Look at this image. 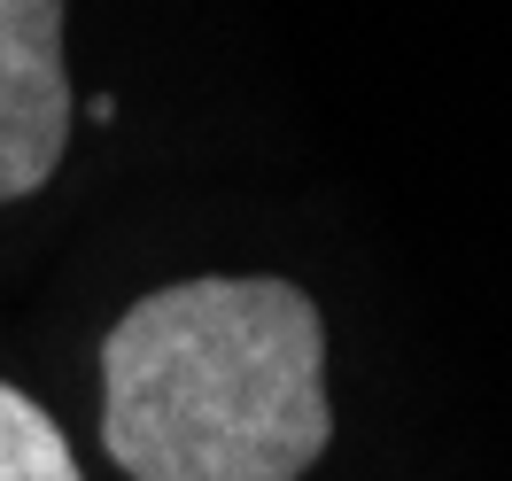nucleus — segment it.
I'll list each match as a JSON object with an SVG mask.
<instances>
[{
    "label": "nucleus",
    "instance_id": "2",
    "mask_svg": "<svg viewBox=\"0 0 512 481\" xmlns=\"http://www.w3.org/2000/svg\"><path fill=\"white\" fill-rule=\"evenodd\" d=\"M63 0H0V202L39 194L70 148Z\"/></svg>",
    "mask_w": 512,
    "mask_h": 481
},
{
    "label": "nucleus",
    "instance_id": "3",
    "mask_svg": "<svg viewBox=\"0 0 512 481\" xmlns=\"http://www.w3.org/2000/svg\"><path fill=\"white\" fill-rule=\"evenodd\" d=\"M0 481H86L63 427L8 381H0Z\"/></svg>",
    "mask_w": 512,
    "mask_h": 481
},
{
    "label": "nucleus",
    "instance_id": "1",
    "mask_svg": "<svg viewBox=\"0 0 512 481\" xmlns=\"http://www.w3.org/2000/svg\"><path fill=\"white\" fill-rule=\"evenodd\" d=\"M326 435V326L288 280H179L101 342V443L132 481H303Z\"/></svg>",
    "mask_w": 512,
    "mask_h": 481
}]
</instances>
